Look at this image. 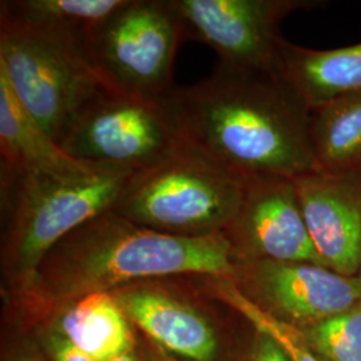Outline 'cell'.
<instances>
[{"label": "cell", "instance_id": "17", "mask_svg": "<svg viewBox=\"0 0 361 361\" xmlns=\"http://www.w3.org/2000/svg\"><path fill=\"white\" fill-rule=\"evenodd\" d=\"M310 140L319 170L329 174L361 171V90L312 107Z\"/></svg>", "mask_w": 361, "mask_h": 361}, {"label": "cell", "instance_id": "15", "mask_svg": "<svg viewBox=\"0 0 361 361\" xmlns=\"http://www.w3.org/2000/svg\"><path fill=\"white\" fill-rule=\"evenodd\" d=\"M125 1L6 0L0 3V20L55 39L89 58L91 43L99 28Z\"/></svg>", "mask_w": 361, "mask_h": 361}, {"label": "cell", "instance_id": "10", "mask_svg": "<svg viewBox=\"0 0 361 361\" xmlns=\"http://www.w3.org/2000/svg\"><path fill=\"white\" fill-rule=\"evenodd\" d=\"M258 310L298 331L344 312L361 300V283L313 262L252 259L228 277Z\"/></svg>", "mask_w": 361, "mask_h": 361}, {"label": "cell", "instance_id": "8", "mask_svg": "<svg viewBox=\"0 0 361 361\" xmlns=\"http://www.w3.org/2000/svg\"><path fill=\"white\" fill-rule=\"evenodd\" d=\"M59 146L94 168L138 173L173 154L180 142L158 101L106 91Z\"/></svg>", "mask_w": 361, "mask_h": 361}, {"label": "cell", "instance_id": "13", "mask_svg": "<svg viewBox=\"0 0 361 361\" xmlns=\"http://www.w3.org/2000/svg\"><path fill=\"white\" fill-rule=\"evenodd\" d=\"M39 324L51 326L95 361L111 360L140 344L138 331L111 293H91L71 300L34 326Z\"/></svg>", "mask_w": 361, "mask_h": 361}, {"label": "cell", "instance_id": "9", "mask_svg": "<svg viewBox=\"0 0 361 361\" xmlns=\"http://www.w3.org/2000/svg\"><path fill=\"white\" fill-rule=\"evenodd\" d=\"M186 34L207 43L219 65L246 71H280L288 15L316 8L319 0H170Z\"/></svg>", "mask_w": 361, "mask_h": 361}, {"label": "cell", "instance_id": "21", "mask_svg": "<svg viewBox=\"0 0 361 361\" xmlns=\"http://www.w3.org/2000/svg\"><path fill=\"white\" fill-rule=\"evenodd\" d=\"M250 326L243 348L234 349L232 361H292L284 348L269 334Z\"/></svg>", "mask_w": 361, "mask_h": 361}, {"label": "cell", "instance_id": "5", "mask_svg": "<svg viewBox=\"0 0 361 361\" xmlns=\"http://www.w3.org/2000/svg\"><path fill=\"white\" fill-rule=\"evenodd\" d=\"M0 74L58 145L79 116L109 91L85 54L6 20H0Z\"/></svg>", "mask_w": 361, "mask_h": 361}, {"label": "cell", "instance_id": "19", "mask_svg": "<svg viewBox=\"0 0 361 361\" xmlns=\"http://www.w3.org/2000/svg\"><path fill=\"white\" fill-rule=\"evenodd\" d=\"M301 334L324 361H361V300Z\"/></svg>", "mask_w": 361, "mask_h": 361}, {"label": "cell", "instance_id": "7", "mask_svg": "<svg viewBox=\"0 0 361 361\" xmlns=\"http://www.w3.org/2000/svg\"><path fill=\"white\" fill-rule=\"evenodd\" d=\"M134 328L186 361H232L219 326V300L198 276L142 280L111 292Z\"/></svg>", "mask_w": 361, "mask_h": 361}, {"label": "cell", "instance_id": "14", "mask_svg": "<svg viewBox=\"0 0 361 361\" xmlns=\"http://www.w3.org/2000/svg\"><path fill=\"white\" fill-rule=\"evenodd\" d=\"M0 153L1 177L28 173L78 176L94 166L66 154L16 99L7 79L0 74Z\"/></svg>", "mask_w": 361, "mask_h": 361}, {"label": "cell", "instance_id": "4", "mask_svg": "<svg viewBox=\"0 0 361 361\" xmlns=\"http://www.w3.org/2000/svg\"><path fill=\"white\" fill-rule=\"evenodd\" d=\"M245 183L180 145L161 162L135 173L113 210L154 232L204 237L228 228Z\"/></svg>", "mask_w": 361, "mask_h": 361}, {"label": "cell", "instance_id": "23", "mask_svg": "<svg viewBox=\"0 0 361 361\" xmlns=\"http://www.w3.org/2000/svg\"><path fill=\"white\" fill-rule=\"evenodd\" d=\"M140 341H141V347H142L146 361H186L169 353L168 350L161 348L159 345H157L152 340L146 338L141 334H140Z\"/></svg>", "mask_w": 361, "mask_h": 361}, {"label": "cell", "instance_id": "18", "mask_svg": "<svg viewBox=\"0 0 361 361\" xmlns=\"http://www.w3.org/2000/svg\"><path fill=\"white\" fill-rule=\"evenodd\" d=\"M201 284L207 292L222 302L226 308L241 316L252 326L269 334L284 348L292 361H324L310 348L301 331L284 323L277 322L262 310H258L240 290L233 285L228 277L198 276Z\"/></svg>", "mask_w": 361, "mask_h": 361}, {"label": "cell", "instance_id": "16", "mask_svg": "<svg viewBox=\"0 0 361 361\" xmlns=\"http://www.w3.org/2000/svg\"><path fill=\"white\" fill-rule=\"evenodd\" d=\"M281 73L310 109L337 95L361 90V43L312 50L285 42Z\"/></svg>", "mask_w": 361, "mask_h": 361}, {"label": "cell", "instance_id": "24", "mask_svg": "<svg viewBox=\"0 0 361 361\" xmlns=\"http://www.w3.org/2000/svg\"><path fill=\"white\" fill-rule=\"evenodd\" d=\"M107 361H146L142 347H141V341H140L138 347H135V348L131 349L129 352H126V353H123V355H121L118 357H114V359Z\"/></svg>", "mask_w": 361, "mask_h": 361}, {"label": "cell", "instance_id": "20", "mask_svg": "<svg viewBox=\"0 0 361 361\" xmlns=\"http://www.w3.org/2000/svg\"><path fill=\"white\" fill-rule=\"evenodd\" d=\"M30 332L46 361H95L49 325L39 324Z\"/></svg>", "mask_w": 361, "mask_h": 361}, {"label": "cell", "instance_id": "12", "mask_svg": "<svg viewBox=\"0 0 361 361\" xmlns=\"http://www.w3.org/2000/svg\"><path fill=\"white\" fill-rule=\"evenodd\" d=\"M312 243L324 267L357 277L361 265V190L356 173L322 170L293 178Z\"/></svg>", "mask_w": 361, "mask_h": 361}, {"label": "cell", "instance_id": "2", "mask_svg": "<svg viewBox=\"0 0 361 361\" xmlns=\"http://www.w3.org/2000/svg\"><path fill=\"white\" fill-rule=\"evenodd\" d=\"M235 259L225 233L177 237L154 232L113 209L80 225L43 258L26 290L6 300L18 326L32 328L56 307L150 279L231 277Z\"/></svg>", "mask_w": 361, "mask_h": 361}, {"label": "cell", "instance_id": "1", "mask_svg": "<svg viewBox=\"0 0 361 361\" xmlns=\"http://www.w3.org/2000/svg\"><path fill=\"white\" fill-rule=\"evenodd\" d=\"M180 145L245 180L319 170L310 107L280 71L219 65L210 77L157 99Z\"/></svg>", "mask_w": 361, "mask_h": 361}, {"label": "cell", "instance_id": "3", "mask_svg": "<svg viewBox=\"0 0 361 361\" xmlns=\"http://www.w3.org/2000/svg\"><path fill=\"white\" fill-rule=\"evenodd\" d=\"M135 173L97 169L78 176L28 173L1 177L7 226L1 243L4 298L26 290L54 246L111 210Z\"/></svg>", "mask_w": 361, "mask_h": 361}, {"label": "cell", "instance_id": "6", "mask_svg": "<svg viewBox=\"0 0 361 361\" xmlns=\"http://www.w3.org/2000/svg\"><path fill=\"white\" fill-rule=\"evenodd\" d=\"M185 35L170 0H126L99 28L89 59L107 90L157 101L176 87L173 62Z\"/></svg>", "mask_w": 361, "mask_h": 361}, {"label": "cell", "instance_id": "22", "mask_svg": "<svg viewBox=\"0 0 361 361\" xmlns=\"http://www.w3.org/2000/svg\"><path fill=\"white\" fill-rule=\"evenodd\" d=\"M6 361H46L32 337L18 343L7 355Z\"/></svg>", "mask_w": 361, "mask_h": 361}, {"label": "cell", "instance_id": "25", "mask_svg": "<svg viewBox=\"0 0 361 361\" xmlns=\"http://www.w3.org/2000/svg\"><path fill=\"white\" fill-rule=\"evenodd\" d=\"M356 177H357V180H359V186H360V190H361V171H357L356 173ZM357 279L360 280L361 283V265H360V269H359V273H357Z\"/></svg>", "mask_w": 361, "mask_h": 361}, {"label": "cell", "instance_id": "11", "mask_svg": "<svg viewBox=\"0 0 361 361\" xmlns=\"http://www.w3.org/2000/svg\"><path fill=\"white\" fill-rule=\"evenodd\" d=\"M224 233L235 262L273 259L324 265L312 243L293 178L246 180L240 207Z\"/></svg>", "mask_w": 361, "mask_h": 361}]
</instances>
